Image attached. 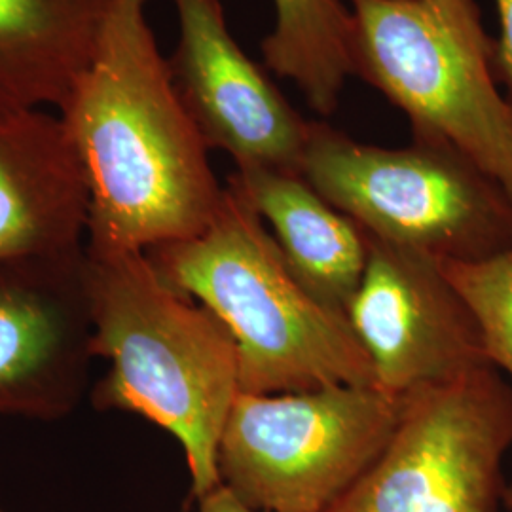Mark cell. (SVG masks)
I'll return each instance as SVG.
<instances>
[{
    "label": "cell",
    "mask_w": 512,
    "mask_h": 512,
    "mask_svg": "<svg viewBox=\"0 0 512 512\" xmlns=\"http://www.w3.org/2000/svg\"><path fill=\"white\" fill-rule=\"evenodd\" d=\"M351 76L403 110L412 135L444 141L511 196L512 97L476 0H346Z\"/></svg>",
    "instance_id": "cell-4"
},
{
    "label": "cell",
    "mask_w": 512,
    "mask_h": 512,
    "mask_svg": "<svg viewBox=\"0 0 512 512\" xmlns=\"http://www.w3.org/2000/svg\"><path fill=\"white\" fill-rule=\"evenodd\" d=\"M112 0H0V114L65 103L92 63Z\"/></svg>",
    "instance_id": "cell-13"
},
{
    "label": "cell",
    "mask_w": 512,
    "mask_h": 512,
    "mask_svg": "<svg viewBox=\"0 0 512 512\" xmlns=\"http://www.w3.org/2000/svg\"><path fill=\"white\" fill-rule=\"evenodd\" d=\"M368 238L348 321L374 368L376 387L404 397L490 365L473 311L437 258Z\"/></svg>",
    "instance_id": "cell-8"
},
{
    "label": "cell",
    "mask_w": 512,
    "mask_h": 512,
    "mask_svg": "<svg viewBox=\"0 0 512 512\" xmlns=\"http://www.w3.org/2000/svg\"><path fill=\"white\" fill-rule=\"evenodd\" d=\"M401 410L376 385L239 391L220 433V484L258 511L329 512L382 454Z\"/></svg>",
    "instance_id": "cell-6"
},
{
    "label": "cell",
    "mask_w": 512,
    "mask_h": 512,
    "mask_svg": "<svg viewBox=\"0 0 512 512\" xmlns=\"http://www.w3.org/2000/svg\"><path fill=\"white\" fill-rule=\"evenodd\" d=\"M512 385L492 365L403 399L382 454L329 512H497Z\"/></svg>",
    "instance_id": "cell-7"
},
{
    "label": "cell",
    "mask_w": 512,
    "mask_h": 512,
    "mask_svg": "<svg viewBox=\"0 0 512 512\" xmlns=\"http://www.w3.org/2000/svg\"><path fill=\"white\" fill-rule=\"evenodd\" d=\"M226 186L264 220L300 285L325 308L348 317L368 258L363 228L300 173L236 171Z\"/></svg>",
    "instance_id": "cell-12"
},
{
    "label": "cell",
    "mask_w": 512,
    "mask_h": 512,
    "mask_svg": "<svg viewBox=\"0 0 512 512\" xmlns=\"http://www.w3.org/2000/svg\"><path fill=\"white\" fill-rule=\"evenodd\" d=\"M0 512H4V511H0Z\"/></svg>",
    "instance_id": "cell-19"
},
{
    "label": "cell",
    "mask_w": 512,
    "mask_h": 512,
    "mask_svg": "<svg viewBox=\"0 0 512 512\" xmlns=\"http://www.w3.org/2000/svg\"><path fill=\"white\" fill-rule=\"evenodd\" d=\"M300 175L370 238L440 262L512 249L511 196L444 141L374 147L313 122Z\"/></svg>",
    "instance_id": "cell-5"
},
{
    "label": "cell",
    "mask_w": 512,
    "mask_h": 512,
    "mask_svg": "<svg viewBox=\"0 0 512 512\" xmlns=\"http://www.w3.org/2000/svg\"><path fill=\"white\" fill-rule=\"evenodd\" d=\"M499 35L495 38V69L512 97V0H494Z\"/></svg>",
    "instance_id": "cell-16"
},
{
    "label": "cell",
    "mask_w": 512,
    "mask_h": 512,
    "mask_svg": "<svg viewBox=\"0 0 512 512\" xmlns=\"http://www.w3.org/2000/svg\"><path fill=\"white\" fill-rule=\"evenodd\" d=\"M503 505L512 512V484L505 488V494H503Z\"/></svg>",
    "instance_id": "cell-18"
},
{
    "label": "cell",
    "mask_w": 512,
    "mask_h": 512,
    "mask_svg": "<svg viewBox=\"0 0 512 512\" xmlns=\"http://www.w3.org/2000/svg\"><path fill=\"white\" fill-rule=\"evenodd\" d=\"M93 359L84 247L0 260V416H69Z\"/></svg>",
    "instance_id": "cell-9"
},
{
    "label": "cell",
    "mask_w": 512,
    "mask_h": 512,
    "mask_svg": "<svg viewBox=\"0 0 512 512\" xmlns=\"http://www.w3.org/2000/svg\"><path fill=\"white\" fill-rule=\"evenodd\" d=\"M198 511L196 512H268L258 511L249 505H245L238 495L230 492L224 484H219L211 492L196 499Z\"/></svg>",
    "instance_id": "cell-17"
},
{
    "label": "cell",
    "mask_w": 512,
    "mask_h": 512,
    "mask_svg": "<svg viewBox=\"0 0 512 512\" xmlns=\"http://www.w3.org/2000/svg\"><path fill=\"white\" fill-rule=\"evenodd\" d=\"M211 224L145 251L177 293L213 311L234 336L239 391L275 395L329 385H376L348 317L317 302L294 277L272 232L224 186Z\"/></svg>",
    "instance_id": "cell-3"
},
{
    "label": "cell",
    "mask_w": 512,
    "mask_h": 512,
    "mask_svg": "<svg viewBox=\"0 0 512 512\" xmlns=\"http://www.w3.org/2000/svg\"><path fill=\"white\" fill-rule=\"evenodd\" d=\"M148 0H112L92 63L59 109L90 196L86 245L148 251L203 232L224 200L175 90Z\"/></svg>",
    "instance_id": "cell-1"
},
{
    "label": "cell",
    "mask_w": 512,
    "mask_h": 512,
    "mask_svg": "<svg viewBox=\"0 0 512 512\" xmlns=\"http://www.w3.org/2000/svg\"><path fill=\"white\" fill-rule=\"evenodd\" d=\"M473 311L486 359L512 380V249L478 262H440Z\"/></svg>",
    "instance_id": "cell-15"
},
{
    "label": "cell",
    "mask_w": 512,
    "mask_h": 512,
    "mask_svg": "<svg viewBox=\"0 0 512 512\" xmlns=\"http://www.w3.org/2000/svg\"><path fill=\"white\" fill-rule=\"evenodd\" d=\"M274 29L262 40L266 67L293 80L311 109L330 116L351 76V14L344 0H272Z\"/></svg>",
    "instance_id": "cell-14"
},
{
    "label": "cell",
    "mask_w": 512,
    "mask_h": 512,
    "mask_svg": "<svg viewBox=\"0 0 512 512\" xmlns=\"http://www.w3.org/2000/svg\"><path fill=\"white\" fill-rule=\"evenodd\" d=\"M90 196L59 116L0 114V260L84 247Z\"/></svg>",
    "instance_id": "cell-11"
},
{
    "label": "cell",
    "mask_w": 512,
    "mask_h": 512,
    "mask_svg": "<svg viewBox=\"0 0 512 512\" xmlns=\"http://www.w3.org/2000/svg\"><path fill=\"white\" fill-rule=\"evenodd\" d=\"M179 37L167 59L175 90L209 150L236 171L300 173L311 124L239 48L220 0H173Z\"/></svg>",
    "instance_id": "cell-10"
},
{
    "label": "cell",
    "mask_w": 512,
    "mask_h": 512,
    "mask_svg": "<svg viewBox=\"0 0 512 512\" xmlns=\"http://www.w3.org/2000/svg\"><path fill=\"white\" fill-rule=\"evenodd\" d=\"M84 253L93 353L110 363L93 404L171 433L198 499L220 484V433L239 395L234 336L213 311L167 285L145 251L84 243Z\"/></svg>",
    "instance_id": "cell-2"
}]
</instances>
